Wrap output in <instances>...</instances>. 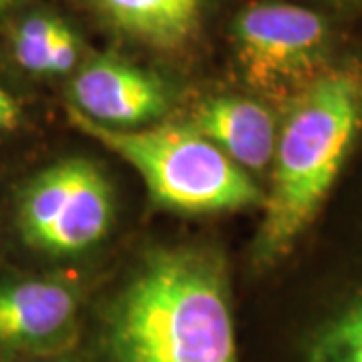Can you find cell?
Listing matches in <instances>:
<instances>
[{"label":"cell","mask_w":362,"mask_h":362,"mask_svg":"<svg viewBox=\"0 0 362 362\" xmlns=\"http://www.w3.org/2000/svg\"><path fill=\"white\" fill-rule=\"evenodd\" d=\"M105 352L109 362H240L220 259L195 247L145 259L109 310Z\"/></svg>","instance_id":"obj_1"},{"label":"cell","mask_w":362,"mask_h":362,"mask_svg":"<svg viewBox=\"0 0 362 362\" xmlns=\"http://www.w3.org/2000/svg\"><path fill=\"white\" fill-rule=\"evenodd\" d=\"M362 129V59L340 54L286 103L256 258H284L337 183Z\"/></svg>","instance_id":"obj_2"},{"label":"cell","mask_w":362,"mask_h":362,"mask_svg":"<svg viewBox=\"0 0 362 362\" xmlns=\"http://www.w3.org/2000/svg\"><path fill=\"white\" fill-rule=\"evenodd\" d=\"M66 115L81 133L137 169L159 206L185 214H214L262 202V192L246 169L192 125L115 129L90 121L73 107H66Z\"/></svg>","instance_id":"obj_3"},{"label":"cell","mask_w":362,"mask_h":362,"mask_svg":"<svg viewBox=\"0 0 362 362\" xmlns=\"http://www.w3.org/2000/svg\"><path fill=\"white\" fill-rule=\"evenodd\" d=\"M232 40L247 85L286 103L340 57L332 16L288 0L246 4L233 18Z\"/></svg>","instance_id":"obj_4"},{"label":"cell","mask_w":362,"mask_h":362,"mask_svg":"<svg viewBox=\"0 0 362 362\" xmlns=\"http://www.w3.org/2000/svg\"><path fill=\"white\" fill-rule=\"evenodd\" d=\"M113 220V194L87 159H63L37 173L18 195L16 221L28 246L77 254L101 242Z\"/></svg>","instance_id":"obj_5"},{"label":"cell","mask_w":362,"mask_h":362,"mask_svg":"<svg viewBox=\"0 0 362 362\" xmlns=\"http://www.w3.org/2000/svg\"><path fill=\"white\" fill-rule=\"evenodd\" d=\"M75 111L90 121L129 129L147 125L168 111L163 78L117 57H97L78 69L69 87Z\"/></svg>","instance_id":"obj_6"},{"label":"cell","mask_w":362,"mask_h":362,"mask_svg":"<svg viewBox=\"0 0 362 362\" xmlns=\"http://www.w3.org/2000/svg\"><path fill=\"white\" fill-rule=\"evenodd\" d=\"M77 292L59 280L0 284V349L51 350L71 337Z\"/></svg>","instance_id":"obj_7"},{"label":"cell","mask_w":362,"mask_h":362,"mask_svg":"<svg viewBox=\"0 0 362 362\" xmlns=\"http://www.w3.org/2000/svg\"><path fill=\"white\" fill-rule=\"evenodd\" d=\"M209 0H87L119 37L159 52H180L197 37Z\"/></svg>","instance_id":"obj_8"},{"label":"cell","mask_w":362,"mask_h":362,"mask_svg":"<svg viewBox=\"0 0 362 362\" xmlns=\"http://www.w3.org/2000/svg\"><path fill=\"white\" fill-rule=\"evenodd\" d=\"M192 127L242 169L259 171L274 159L276 121L259 101L233 95L211 97L197 105Z\"/></svg>","instance_id":"obj_9"},{"label":"cell","mask_w":362,"mask_h":362,"mask_svg":"<svg viewBox=\"0 0 362 362\" xmlns=\"http://www.w3.org/2000/svg\"><path fill=\"white\" fill-rule=\"evenodd\" d=\"M65 21L47 13L28 14L13 30V57L21 69L49 77L52 45Z\"/></svg>","instance_id":"obj_10"},{"label":"cell","mask_w":362,"mask_h":362,"mask_svg":"<svg viewBox=\"0 0 362 362\" xmlns=\"http://www.w3.org/2000/svg\"><path fill=\"white\" fill-rule=\"evenodd\" d=\"M21 123V107L6 89L0 87V133L13 131Z\"/></svg>","instance_id":"obj_11"},{"label":"cell","mask_w":362,"mask_h":362,"mask_svg":"<svg viewBox=\"0 0 362 362\" xmlns=\"http://www.w3.org/2000/svg\"><path fill=\"white\" fill-rule=\"evenodd\" d=\"M314 2V8H320L326 13V8L337 11V13H361L362 0H310Z\"/></svg>","instance_id":"obj_12"},{"label":"cell","mask_w":362,"mask_h":362,"mask_svg":"<svg viewBox=\"0 0 362 362\" xmlns=\"http://www.w3.org/2000/svg\"><path fill=\"white\" fill-rule=\"evenodd\" d=\"M26 0H0V14L13 13L16 8H21Z\"/></svg>","instance_id":"obj_13"}]
</instances>
